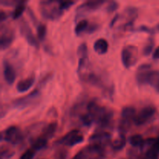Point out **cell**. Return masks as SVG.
I'll use <instances>...</instances> for the list:
<instances>
[{"label": "cell", "instance_id": "7", "mask_svg": "<svg viewBox=\"0 0 159 159\" xmlns=\"http://www.w3.org/2000/svg\"><path fill=\"white\" fill-rule=\"evenodd\" d=\"M83 141V135L80 134V131L79 130L75 129V130H72L68 132L62 138L57 140L55 143L57 144H62V145L68 146V147H72L76 144H80Z\"/></svg>", "mask_w": 159, "mask_h": 159}, {"label": "cell", "instance_id": "9", "mask_svg": "<svg viewBox=\"0 0 159 159\" xmlns=\"http://www.w3.org/2000/svg\"><path fill=\"white\" fill-rule=\"evenodd\" d=\"M156 113V108L153 106H146L141 110V111L136 114L134 118L133 122L135 125L141 126L148 122Z\"/></svg>", "mask_w": 159, "mask_h": 159}, {"label": "cell", "instance_id": "23", "mask_svg": "<svg viewBox=\"0 0 159 159\" xmlns=\"http://www.w3.org/2000/svg\"><path fill=\"white\" fill-rule=\"evenodd\" d=\"M26 1H23V2H21L18 6H16L12 13V17L13 20H17V19H20L21 17L22 14H23V12H24L26 8Z\"/></svg>", "mask_w": 159, "mask_h": 159}, {"label": "cell", "instance_id": "17", "mask_svg": "<svg viewBox=\"0 0 159 159\" xmlns=\"http://www.w3.org/2000/svg\"><path fill=\"white\" fill-rule=\"evenodd\" d=\"M57 127V123L56 121H52L49 124L46 126L43 129L41 133V136L45 138L46 139H49V138H52L54 134H55L56 130Z\"/></svg>", "mask_w": 159, "mask_h": 159}, {"label": "cell", "instance_id": "31", "mask_svg": "<svg viewBox=\"0 0 159 159\" xmlns=\"http://www.w3.org/2000/svg\"><path fill=\"white\" fill-rule=\"evenodd\" d=\"M36 151L33 148H29L23 152V155L20 156V159H33L35 155Z\"/></svg>", "mask_w": 159, "mask_h": 159}, {"label": "cell", "instance_id": "1", "mask_svg": "<svg viewBox=\"0 0 159 159\" xmlns=\"http://www.w3.org/2000/svg\"><path fill=\"white\" fill-rule=\"evenodd\" d=\"M87 110L93 122L97 123L101 127H107L111 124L113 112L107 107L99 105L96 99L89 102L87 104Z\"/></svg>", "mask_w": 159, "mask_h": 159}, {"label": "cell", "instance_id": "43", "mask_svg": "<svg viewBox=\"0 0 159 159\" xmlns=\"http://www.w3.org/2000/svg\"><path fill=\"white\" fill-rule=\"evenodd\" d=\"M157 91H158V93H159V85H158V86H157Z\"/></svg>", "mask_w": 159, "mask_h": 159}, {"label": "cell", "instance_id": "22", "mask_svg": "<svg viewBox=\"0 0 159 159\" xmlns=\"http://www.w3.org/2000/svg\"><path fill=\"white\" fill-rule=\"evenodd\" d=\"M89 21L87 20H82L76 24L75 28V34L77 36L81 35L82 33H85L87 28H88Z\"/></svg>", "mask_w": 159, "mask_h": 159}, {"label": "cell", "instance_id": "8", "mask_svg": "<svg viewBox=\"0 0 159 159\" xmlns=\"http://www.w3.org/2000/svg\"><path fill=\"white\" fill-rule=\"evenodd\" d=\"M19 28H20V32L21 35L26 39L27 43L32 47H34L35 48L38 49L39 48V43L37 40L36 39L34 33L32 32L29 23L26 21L23 18H21L19 22Z\"/></svg>", "mask_w": 159, "mask_h": 159}, {"label": "cell", "instance_id": "30", "mask_svg": "<svg viewBox=\"0 0 159 159\" xmlns=\"http://www.w3.org/2000/svg\"><path fill=\"white\" fill-rule=\"evenodd\" d=\"M80 120L82 122V124L83 125L86 126V127H89L91 126V124H93V120L91 118V116L89 114H82V116H80Z\"/></svg>", "mask_w": 159, "mask_h": 159}, {"label": "cell", "instance_id": "21", "mask_svg": "<svg viewBox=\"0 0 159 159\" xmlns=\"http://www.w3.org/2000/svg\"><path fill=\"white\" fill-rule=\"evenodd\" d=\"M126 145L125 135L120 134V137L111 142V147L113 150L120 151L124 148Z\"/></svg>", "mask_w": 159, "mask_h": 159}, {"label": "cell", "instance_id": "20", "mask_svg": "<svg viewBox=\"0 0 159 159\" xmlns=\"http://www.w3.org/2000/svg\"><path fill=\"white\" fill-rule=\"evenodd\" d=\"M132 31H134V32L147 33L150 35H154V34L159 32V23L155 26H154V27H149V26H145V25H141V26H138L136 29L132 30Z\"/></svg>", "mask_w": 159, "mask_h": 159}, {"label": "cell", "instance_id": "19", "mask_svg": "<svg viewBox=\"0 0 159 159\" xmlns=\"http://www.w3.org/2000/svg\"><path fill=\"white\" fill-rule=\"evenodd\" d=\"M136 109L134 107H125L122 109L121 110V118L122 119L128 120H132L133 121L134 118L135 117L137 114Z\"/></svg>", "mask_w": 159, "mask_h": 159}, {"label": "cell", "instance_id": "37", "mask_svg": "<svg viewBox=\"0 0 159 159\" xmlns=\"http://www.w3.org/2000/svg\"><path fill=\"white\" fill-rule=\"evenodd\" d=\"M152 68V65H149V64H143L141 65L138 68V71H145V70H150V68Z\"/></svg>", "mask_w": 159, "mask_h": 159}, {"label": "cell", "instance_id": "4", "mask_svg": "<svg viewBox=\"0 0 159 159\" xmlns=\"http://www.w3.org/2000/svg\"><path fill=\"white\" fill-rule=\"evenodd\" d=\"M136 81L138 85H150L156 87L159 85V71L158 70H145L138 71Z\"/></svg>", "mask_w": 159, "mask_h": 159}, {"label": "cell", "instance_id": "40", "mask_svg": "<svg viewBox=\"0 0 159 159\" xmlns=\"http://www.w3.org/2000/svg\"><path fill=\"white\" fill-rule=\"evenodd\" d=\"M152 57H153V59H155V60H158V59H159V46L157 47L155 49V51H154L153 54H152Z\"/></svg>", "mask_w": 159, "mask_h": 159}, {"label": "cell", "instance_id": "18", "mask_svg": "<svg viewBox=\"0 0 159 159\" xmlns=\"http://www.w3.org/2000/svg\"><path fill=\"white\" fill-rule=\"evenodd\" d=\"M48 139H46L45 138L42 137L41 135H40L39 137L34 138V139L30 141L31 148H33L35 151L40 150V149L46 147V145L48 144Z\"/></svg>", "mask_w": 159, "mask_h": 159}, {"label": "cell", "instance_id": "33", "mask_svg": "<svg viewBox=\"0 0 159 159\" xmlns=\"http://www.w3.org/2000/svg\"><path fill=\"white\" fill-rule=\"evenodd\" d=\"M75 3V2L74 1H59V7L62 11H64L71 7Z\"/></svg>", "mask_w": 159, "mask_h": 159}, {"label": "cell", "instance_id": "25", "mask_svg": "<svg viewBox=\"0 0 159 159\" xmlns=\"http://www.w3.org/2000/svg\"><path fill=\"white\" fill-rule=\"evenodd\" d=\"M154 48H155V40H154L152 37H150V38H148L147 43H146L144 48H143V54L144 56H148L149 54H152V52L154 50Z\"/></svg>", "mask_w": 159, "mask_h": 159}, {"label": "cell", "instance_id": "32", "mask_svg": "<svg viewBox=\"0 0 159 159\" xmlns=\"http://www.w3.org/2000/svg\"><path fill=\"white\" fill-rule=\"evenodd\" d=\"M23 1H20V0H2L0 2L1 5H3L5 6H16Z\"/></svg>", "mask_w": 159, "mask_h": 159}, {"label": "cell", "instance_id": "14", "mask_svg": "<svg viewBox=\"0 0 159 159\" xmlns=\"http://www.w3.org/2000/svg\"><path fill=\"white\" fill-rule=\"evenodd\" d=\"M34 82H35V76L34 75H31L29 77L19 81L18 83L16 84V90L19 93H25L30 89V87H32Z\"/></svg>", "mask_w": 159, "mask_h": 159}, {"label": "cell", "instance_id": "15", "mask_svg": "<svg viewBox=\"0 0 159 159\" xmlns=\"http://www.w3.org/2000/svg\"><path fill=\"white\" fill-rule=\"evenodd\" d=\"M111 139V134L107 131H99L93 134L89 138V141L92 143H99L102 144V142L106 141L109 142Z\"/></svg>", "mask_w": 159, "mask_h": 159}, {"label": "cell", "instance_id": "5", "mask_svg": "<svg viewBox=\"0 0 159 159\" xmlns=\"http://www.w3.org/2000/svg\"><path fill=\"white\" fill-rule=\"evenodd\" d=\"M138 50L133 44L125 45L121 51V61L126 68L134 66L138 61Z\"/></svg>", "mask_w": 159, "mask_h": 159}, {"label": "cell", "instance_id": "42", "mask_svg": "<svg viewBox=\"0 0 159 159\" xmlns=\"http://www.w3.org/2000/svg\"><path fill=\"white\" fill-rule=\"evenodd\" d=\"M138 159H158V157H155V156H152V155H147V154L144 153V155H141Z\"/></svg>", "mask_w": 159, "mask_h": 159}, {"label": "cell", "instance_id": "6", "mask_svg": "<svg viewBox=\"0 0 159 159\" xmlns=\"http://www.w3.org/2000/svg\"><path fill=\"white\" fill-rule=\"evenodd\" d=\"M23 133L16 126H10L1 132V140L10 144H18L23 140Z\"/></svg>", "mask_w": 159, "mask_h": 159}, {"label": "cell", "instance_id": "16", "mask_svg": "<svg viewBox=\"0 0 159 159\" xmlns=\"http://www.w3.org/2000/svg\"><path fill=\"white\" fill-rule=\"evenodd\" d=\"M109 48L108 41L105 38H99L94 42L93 43V49L95 52L97 53L98 54H105L107 53Z\"/></svg>", "mask_w": 159, "mask_h": 159}, {"label": "cell", "instance_id": "3", "mask_svg": "<svg viewBox=\"0 0 159 159\" xmlns=\"http://www.w3.org/2000/svg\"><path fill=\"white\" fill-rule=\"evenodd\" d=\"M105 149L103 144L91 143L79 151L71 159H104Z\"/></svg>", "mask_w": 159, "mask_h": 159}, {"label": "cell", "instance_id": "36", "mask_svg": "<svg viewBox=\"0 0 159 159\" xmlns=\"http://www.w3.org/2000/svg\"><path fill=\"white\" fill-rule=\"evenodd\" d=\"M98 29H99V24H97V23H90L85 33L86 34H93V33L96 32Z\"/></svg>", "mask_w": 159, "mask_h": 159}, {"label": "cell", "instance_id": "34", "mask_svg": "<svg viewBox=\"0 0 159 159\" xmlns=\"http://www.w3.org/2000/svg\"><path fill=\"white\" fill-rule=\"evenodd\" d=\"M118 7H119V4H118V2H116L115 1H111L109 2L108 5H107L106 10H107V12L110 13V12H114V11H116Z\"/></svg>", "mask_w": 159, "mask_h": 159}, {"label": "cell", "instance_id": "13", "mask_svg": "<svg viewBox=\"0 0 159 159\" xmlns=\"http://www.w3.org/2000/svg\"><path fill=\"white\" fill-rule=\"evenodd\" d=\"M105 2V0H89V1H85L78 6L76 11L77 12H85V11L96 10V9H99Z\"/></svg>", "mask_w": 159, "mask_h": 159}, {"label": "cell", "instance_id": "38", "mask_svg": "<svg viewBox=\"0 0 159 159\" xmlns=\"http://www.w3.org/2000/svg\"><path fill=\"white\" fill-rule=\"evenodd\" d=\"M67 156V152L65 149H62L57 153V159H65Z\"/></svg>", "mask_w": 159, "mask_h": 159}, {"label": "cell", "instance_id": "35", "mask_svg": "<svg viewBox=\"0 0 159 159\" xmlns=\"http://www.w3.org/2000/svg\"><path fill=\"white\" fill-rule=\"evenodd\" d=\"M26 11H27L28 16H30V18L31 21L33 22V23H34V24L35 25V26H38L39 23H38V21H37V17H36L35 14H34V11H33L32 9H31L30 7L26 8Z\"/></svg>", "mask_w": 159, "mask_h": 159}, {"label": "cell", "instance_id": "29", "mask_svg": "<svg viewBox=\"0 0 159 159\" xmlns=\"http://www.w3.org/2000/svg\"><path fill=\"white\" fill-rule=\"evenodd\" d=\"M14 152L10 150L7 148H1V153H0V158L1 159H9L12 156H13Z\"/></svg>", "mask_w": 159, "mask_h": 159}, {"label": "cell", "instance_id": "11", "mask_svg": "<svg viewBox=\"0 0 159 159\" xmlns=\"http://www.w3.org/2000/svg\"><path fill=\"white\" fill-rule=\"evenodd\" d=\"M40 95V90H39V89L37 88L33 90V91L31 92V93H30L29 94L18 98V99H16L15 100L12 101V106H13V107H15V108L23 109L25 108V107L30 105V104L32 103L34 101H35L36 99H38Z\"/></svg>", "mask_w": 159, "mask_h": 159}, {"label": "cell", "instance_id": "24", "mask_svg": "<svg viewBox=\"0 0 159 159\" xmlns=\"http://www.w3.org/2000/svg\"><path fill=\"white\" fill-rule=\"evenodd\" d=\"M144 139L143 138L142 135L139 134H133L130 137V138H129V143L133 147L141 148L143 142H144Z\"/></svg>", "mask_w": 159, "mask_h": 159}, {"label": "cell", "instance_id": "12", "mask_svg": "<svg viewBox=\"0 0 159 159\" xmlns=\"http://www.w3.org/2000/svg\"><path fill=\"white\" fill-rule=\"evenodd\" d=\"M2 67H3V76H4V79L6 81V83L8 85H11L13 84L15 82L16 77V74L14 70L13 67L9 62V61L4 59L2 62Z\"/></svg>", "mask_w": 159, "mask_h": 159}, {"label": "cell", "instance_id": "2", "mask_svg": "<svg viewBox=\"0 0 159 159\" xmlns=\"http://www.w3.org/2000/svg\"><path fill=\"white\" fill-rule=\"evenodd\" d=\"M39 9L42 16L48 20H58L63 15V11L59 7V1H40L39 2Z\"/></svg>", "mask_w": 159, "mask_h": 159}, {"label": "cell", "instance_id": "28", "mask_svg": "<svg viewBox=\"0 0 159 159\" xmlns=\"http://www.w3.org/2000/svg\"><path fill=\"white\" fill-rule=\"evenodd\" d=\"M77 54L79 58H88V48L85 43L79 44L77 49Z\"/></svg>", "mask_w": 159, "mask_h": 159}, {"label": "cell", "instance_id": "26", "mask_svg": "<svg viewBox=\"0 0 159 159\" xmlns=\"http://www.w3.org/2000/svg\"><path fill=\"white\" fill-rule=\"evenodd\" d=\"M47 34V26L46 25L42 23H39L38 26H37V38L40 41L44 40Z\"/></svg>", "mask_w": 159, "mask_h": 159}, {"label": "cell", "instance_id": "10", "mask_svg": "<svg viewBox=\"0 0 159 159\" xmlns=\"http://www.w3.org/2000/svg\"><path fill=\"white\" fill-rule=\"evenodd\" d=\"M0 31V48L2 50L7 49L15 39V33L12 28L6 24L1 25Z\"/></svg>", "mask_w": 159, "mask_h": 159}, {"label": "cell", "instance_id": "44", "mask_svg": "<svg viewBox=\"0 0 159 159\" xmlns=\"http://www.w3.org/2000/svg\"><path fill=\"white\" fill-rule=\"evenodd\" d=\"M38 159H44V158H38Z\"/></svg>", "mask_w": 159, "mask_h": 159}, {"label": "cell", "instance_id": "27", "mask_svg": "<svg viewBox=\"0 0 159 159\" xmlns=\"http://www.w3.org/2000/svg\"><path fill=\"white\" fill-rule=\"evenodd\" d=\"M130 122H131V120H128L122 119L121 118L119 124L120 134H125V133L128 131V130L130 127Z\"/></svg>", "mask_w": 159, "mask_h": 159}, {"label": "cell", "instance_id": "39", "mask_svg": "<svg viewBox=\"0 0 159 159\" xmlns=\"http://www.w3.org/2000/svg\"><path fill=\"white\" fill-rule=\"evenodd\" d=\"M6 18H7V14H6V12L4 10H2V9H1L0 10V22L2 23L4 20H6Z\"/></svg>", "mask_w": 159, "mask_h": 159}, {"label": "cell", "instance_id": "41", "mask_svg": "<svg viewBox=\"0 0 159 159\" xmlns=\"http://www.w3.org/2000/svg\"><path fill=\"white\" fill-rule=\"evenodd\" d=\"M119 17H120L119 14H116V15H115L114 16H113V18L112 19L111 22H110V27H113V26H114L115 23H116V21H117L118 19H119Z\"/></svg>", "mask_w": 159, "mask_h": 159}]
</instances>
